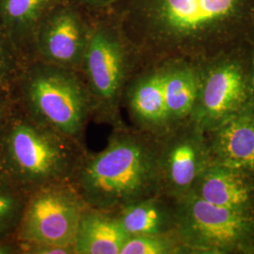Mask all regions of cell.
Masks as SVG:
<instances>
[{
    "instance_id": "6da1fadb",
    "label": "cell",
    "mask_w": 254,
    "mask_h": 254,
    "mask_svg": "<svg viewBox=\"0 0 254 254\" xmlns=\"http://www.w3.org/2000/svg\"><path fill=\"white\" fill-rule=\"evenodd\" d=\"M71 184L88 206L109 213L160 194L158 137L113 128L103 150L84 154Z\"/></svg>"
},
{
    "instance_id": "7a4b0ae2",
    "label": "cell",
    "mask_w": 254,
    "mask_h": 254,
    "mask_svg": "<svg viewBox=\"0 0 254 254\" xmlns=\"http://www.w3.org/2000/svg\"><path fill=\"white\" fill-rule=\"evenodd\" d=\"M87 151V146L37 123L15 103L0 137V178L27 194L71 183Z\"/></svg>"
},
{
    "instance_id": "3957f363",
    "label": "cell",
    "mask_w": 254,
    "mask_h": 254,
    "mask_svg": "<svg viewBox=\"0 0 254 254\" xmlns=\"http://www.w3.org/2000/svg\"><path fill=\"white\" fill-rule=\"evenodd\" d=\"M12 97L37 123L86 146L93 103L78 71L38 61L21 71Z\"/></svg>"
},
{
    "instance_id": "277c9868",
    "label": "cell",
    "mask_w": 254,
    "mask_h": 254,
    "mask_svg": "<svg viewBox=\"0 0 254 254\" xmlns=\"http://www.w3.org/2000/svg\"><path fill=\"white\" fill-rule=\"evenodd\" d=\"M155 38L171 46L195 44L247 25L254 0H146Z\"/></svg>"
},
{
    "instance_id": "5b68a950",
    "label": "cell",
    "mask_w": 254,
    "mask_h": 254,
    "mask_svg": "<svg viewBox=\"0 0 254 254\" xmlns=\"http://www.w3.org/2000/svg\"><path fill=\"white\" fill-rule=\"evenodd\" d=\"M174 234L182 246L219 254L254 240V221L246 211L218 206L189 192L174 200Z\"/></svg>"
},
{
    "instance_id": "8992f818",
    "label": "cell",
    "mask_w": 254,
    "mask_h": 254,
    "mask_svg": "<svg viewBox=\"0 0 254 254\" xmlns=\"http://www.w3.org/2000/svg\"><path fill=\"white\" fill-rule=\"evenodd\" d=\"M80 71L93 103V121L112 129L126 126L121 109L129 58L124 43L109 31H94L89 35Z\"/></svg>"
},
{
    "instance_id": "52a82bcc",
    "label": "cell",
    "mask_w": 254,
    "mask_h": 254,
    "mask_svg": "<svg viewBox=\"0 0 254 254\" xmlns=\"http://www.w3.org/2000/svg\"><path fill=\"white\" fill-rule=\"evenodd\" d=\"M86 206L71 183L52 184L32 191L27 196L15 239L19 244L73 247Z\"/></svg>"
},
{
    "instance_id": "ba28073f",
    "label": "cell",
    "mask_w": 254,
    "mask_h": 254,
    "mask_svg": "<svg viewBox=\"0 0 254 254\" xmlns=\"http://www.w3.org/2000/svg\"><path fill=\"white\" fill-rule=\"evenodd\" d=\"M250 96V76L242 65L233 60L220 61L200 76L190 117L196 127L213 130L245 109Z\"/></svg>"
},
{
    "instance_id": "9c48e42d",
    "label": "cell",
    "mask_w": 254,
    "mask_h": 254,
    "mask_svg": "<svg viewBox=\"0 0 254 254\" xmlns=\"http://www.w3.org/2000/svg\"><path fill=\"white\" fill-rule=\"evenodd\" d=\"M200 128L183 124L158 137L160 194L175 200L192 190L208 165Z\"/></svg>"
},
{
    "instance_id": "30bf717a",
    "label": "cell",
    "mask_w": 254,
    "mask_h": 254,
    "mask_svg": "<svg viewBox=\"0 0 254 254\" xmlns=\"http://www.w3.org/2000/svg\"><path fill=\"white\" fill-rule=\"evenodd\" d=\"M135 129L159 137L170 132L165 93L163 68H157L129 83L123 98Z\"/></svg>"
},
{
    "instance_id": "8fae6325",
    "label": "cell",
    "mask_w": 254,
    "mask_h": 254,
    "mask_svg": "<svg viewBox=\"0 0 254 254\" xmlns=\"http://www.w3.org/2000/svg\"><path fill=\"white\" fill-rule=\"evenodd\" d=\"M211 150L217 163L254 172V114L244 109L213 129Z\"/></svg>"
},
{
    "instance_id": "7c38bea8",
    "label": "cell",
    "mask_w": 254,
    "mask_h": 254,
    "mask_svg": "<svg viewBox=\"0 0 254 254\" xmlns=\"http://www.w3.org/2000/svg\"><path fill=\"white\" fill-rule=\"evenodd\" d=\"M88 39L89 35H85L77 19L71 13H62L39 37V61L78 71L81 69Z\"/></svg>"
},
{
    "instance_id": "4fadbf2b",
    "label": "cell",
    "mask_w": 254,
    "mask_h": 254,
    "mask_svg": "<svg viewBox=\"0 0 254 254\" xmlns=\"http://www.w3.org/2000/svg\"><path fill=\"white\" fill-rule=\"evenodd\" d=\"M244 174L217 162L208 164L190 192L209 203L248 212L253 190Z\"/></svg>"
},
{
    "instance_id": "5bb4252c",
    "label": "cell",
    "mask_w": 254,
    "mask_h": 254,
    "mask_svg": "<svg viewBox=\"0 0 254 254\" xmlns=\"http://www.w3.org/2000/svg\"><path fill=\"white\" fill-rule=\"evenodd\" d=\"M129 235L113 213L86 206L79 219L75 254H120Z\"/></svg>"
},
{
    "instance_id": "9a60e30c",
    "label": "cell",
    "mask_w": 254,
    "mask_h": 254,
    "mask_svg": "<svg viewBox=\"0 0 254 254\" xmlns=\"http://www.w3.org/2000/svg\"><path fill=\"white\" fill-rule=\"evenodd\" d=\"M162 68L165 100L172 131L190 117L198 96L200 74L184 62H172Z\"/></svg>"
},
{
    "instance_id": "2e32d148",
    "label": "cell",
    "mask_w": 254,
    "mask_h": 254,
    "mask_svg": "<svg viewBox=\"0 0 254 254\" xmlns=\"http://www.w3.org/2000/svg\"><path fill=\"white\" fill-rule=\"evenodd\" d=\"M158 194L137 200L113 213L129 236H158L174 233V204Z\"/></svg>"
},
{
    "instance_id": "e0dca14e",
    "label": "cell",
    "mask_w": 254,
    "mask_h": 254,
    "mask_svg": "<svg viewBox=\"0 0 254 254\" xmlns=\"http://www.w3.org/2000/svg\"><path fill=\"white\" fill-rule=\"evenodd\" d=\"M27 196L26 192L0 178V240H16Z\"/></svg>"
},
{
    "instance_id": "ac0fdd59",
    "label": "cell",
    "mask_w": 254,
    "mask_h": 254,
    "mask_svg": "<svg viewBox=\"0 0 254 254\" xmlns=\"http://www.w3.org/2000/svg\"><path fill=\"white\" fill-rule=\"evenodd\" d=\"M181 243L175 234L130 236L120 254H169L177 253Z\"/></svg>"
},
{
    "instance_id": "d6986e66",
    "label": "cell",
    "mask_w": 254,
    "mask_h": 254,
    "mask_svg": "<svg viewBox=\"0 0 254 254\" xmlns=\"http://www.w3.org/2000/svg\"><path fill=\"white\" fill-rule=\"evenodd\" d=\"M48 0H3V11L6 18L19 27L37 18Z\"/></svg>"
},
{
    "instance_id": "ffe728a7",
    "label": "cell",
    "mask_w": 254,
    "mask_h": 254,
    "mask_svg": "<svg viewBox=\"0 0 254 254\" xmlns=\"http://www.w3.org/2000/svg\"><path fill=\"white\" fill-rule=\"evenodd\" d=\"M19 75L16 74V64L13 53L0 39V94L12 96Z\"/></svg>"
},
{
    "instance_id": "44dd1931",
    "label": "cell",
    "mask_w": 254,
    "mask_h": 254,
    "mask_svg": "<svg viewBox=\"0 0 254 254\" xmlns=\"http://www.w3.org/2000/svg\"><path fill=\"white\" fill-rule=\"evenodd\" d=\"M22 254H75L73 247L50 244H20Z\"/></svg>"
},
{
    "instance_id": "7402d4cb",
    "label": "cell",
    "mask_w": 254,
    "mask_h": 254,
    "mask_svg": "<svg viewBox=\"0 0 254 254\" xmlns=\"http://www.w3.org/2000/svg\"><path fill=\"white\" fill-rule=\"evenodd\" d=\"M15 109V101L11 95L0 94V137L8 126Z\"/></svg>"
},
{
    "instance_id": "603a6c76",
    "label": "cell",
    "mask_w": 254,
    "mask_h": 254,
    "mask_svg": "<svg viewBox=\"0 0 254 254\" xmlns=\"http://www.w3.org/2000/svg\"><path fill=\"white\" fill-rule=\"evenodd\" d=\"M0 254H22V249L16 240H0Z\"/></svg>"
},
{
    "instance_id": "cb8c5ba5",
    "label": "cell",
    "mask_w": 254,
    "mask_h": 254,
    "mask_svg": "<svg viewBox=\"0 0 254 254\" xmlns=\"http://www.w3.org/2000/svg\"><path fill=\"white\" fill-rule=\"evenodd\" d=\"M250 85H251V95L254 99V55L253 60V67H252V73L250 75Z\"/></svg>"
}]
</instances>
